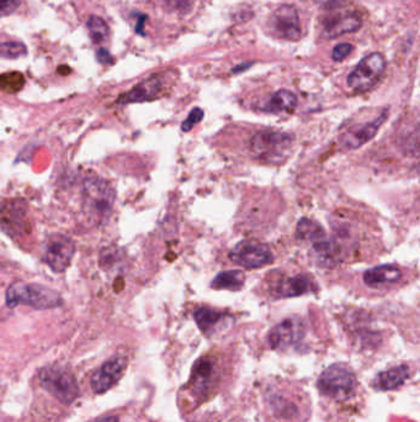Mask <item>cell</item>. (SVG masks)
<instances>
[{"label": "cell", "instance_id": "cell-8", "mask_svg": "<svg viewBox=\"0 0 420 422\" xmlns=\"http://www.w3.org/2000/svg\"><path fill=\"white\" fill-rule=\"evenodd\" d=\"M230 258L232 262L239 267L256 269L270 264L274 256L272 250L265 243L255 240H243L232 248Z\"/></svg>", "mask_w": 420, "mask_h": 422}, {"label": "cell", "instance_id": "cell-19", "mask_svg": "<svg viewBox=\"0 0 420 422\" xmlns=\"http://www.w3.org/2000/svg\"><path fill=\"white\" fill-rule=\"evenodd\" d=\"M194 318H195L196 324L199 325L201 331L206 336H211L216 332L217 327L227 319V315L225 313H220L218 310L202 306L196 310L194 313Z\"/></svg>", "mask_w": 420, "mask_h": 422}, {"label": "cell", "instance_id": "cell-29", "mask_svg": "<svg viewBox=\"0 0 420 422\" xmlns=\"http://www.w3.org/2000/svg\"><path fill=\"white\" fill-rule=\"evenodd\" d=\"M19 6V0H1V16H8L15 13Z\"/></svg>", "mask_w": 420, "mask_h": 422}, {"label": "cell", "instance_id": "cell-6", "mask_svg": "<svg viewBox=\"0 0 420 422\" xmlns=\"http://www.w3.org/2000/svg\"><path fill=\"white\" fill-rule=\"evenodd\" d=\"M40 384L62 404H72L79 397L77 379L66 367L48 366L40 371Z\"/></svg>", "mask_w": 420, "mask_h": 422}, {"label": "cell", "instance_id": "cell-14", "mask_svg": "<svg viewBox=\"0 0 420 422\" xmlns=\"http://www.w3.org/2000/svg\"><path fill=\"white\" fill-rule=\"evenodd\" d=\"M316 290H317V284L314 282V279L306 274H298L293 277L281 279L275 288L277 297L281 298L300 297Z\"/></svg>", "mask_w": 420, "mask_h": 422}, {"label": "cell", "instance_id": "cell-5", "mask_svg": "<svg viewBox=\"0 0 420 422\" xmlns=\"http://www.w3.org/2000/svg\"><path fill=\"white\" fill-rule=\"evenodd\" d=\"M317 388L323 397L335 402H345L353 397L358 388V379L350 367L335 363L322 372Z\"/></svg>", "mask_w": 420, "mask_h": 422}, {"label": "cell", "instance_id": "cell-11", "mask_svg": "<svg viewBox=\"0 0 420 422\" xmlns=\"http://www.w3.org/2000/svg\"><path fill=\"white\" fill-rule=\"evenodd\" d=\"M272 29L276 36L298 41L301 37V22L298 9L293 6H281L272 15Z\"/></svg>", "mask_w": 420, "mask_h": 422}, {"label": "cell", "instance_id": "cell-2", "mask_svg": "<svg viewBox=\"0 0 420 422\" xmlns=\"http://www.w3.org/2000/svg\"><path fill=\"white\" fill-rule=\"evenodd\" d=\"M116 200V193L108 180L88 178L82 191V209L89 222L102 225L108 222Z\"/></svg>", "mask_w": 420, "mask_h": 422}, {"label": "cell", "instance_id": "cell-32", "mask_svg": "<svg viewBox=\"0 0 420 422\" xmlns=\"http://www.w3.org/2000/svg\"><path fill=\"white\" fill-rule=\"evenodd\" d=\"M94 422H118V418L116 416H105Z\"/></svg>", "mask_w": 420, "mask_h": 422}, {"label": "cell", "instance_id": "cell-24", "mask_svg": "<svg viewBox=\"0 0 420 422\" xmlns=\"http://www.w3.org/2000/svg\"><path fill=\"white\" fill-rule=\"evenodd\" d=\"M88 27L92 41L95 43H104L108 40V26L102 18L97 15L90 16L88 20Z\"/></svg>", "mask_w": 420, "mask_h": 422}, {"label": "cell", "instance_id": "cell-17", "mask_svg": "<svg viewBox=\"0 0 420 422\" xmlns=\"http://www.w3.org/2000/svg\"><path fill=\"white\" fill-rule=\"evenodd\" d=\"M410 376V367H392L381 372L379 376L374 378V386L377 390H395L400 386H403Z\"/></svg>", "mask_w": 420, "mask_h": 422}, {"label": "cell", "instance_id": "cell-18", "mask_svg": "<svg viewBox=\"0 0 420 422\" xmlns=\"http://www.w3.org/2000/svg\"><path fill=\"white\" fill-rule=\"evenodd\" d=\"M402 278V272L398 267L384 264L379 267L371 268L364 274L365 283L370 287H379L386 284L397 283Z\"/></svg>", "mask_w": 420, "mask_h": 422}, {"label": "cell", "instance_id": "cell-26", "mask_svg": "<svg viewBox=\"0 0 420 422\" xmlns=\"http://www.w3.org/2000/svg\"><path fill=\"white\" fill-rule=\"evenodd\" d=\"M27 53L25 45L18 41H4L1 43V57L3 58H20Z\"/></svg>", "mask_w": 420, "mask_h": 422}, {"label": "cell", "instance_id": "cell-22", "mask_svg": "<svg viewBox=\"0 0 420 422\" xmlns=\"http://www.w3.org/2000/svg\"><path fill=\"white\" fill-rule=\"evenodd\" d=\"M246 282V275L241 272V271H227V272H222V273L217 274L211 287L215 289H227V290H232V292H237L239 289L243 288Z\"/></svg>", "mask_w": 420, "mask_h": 422}, {"label": "cell", "instance_id": "cell-30", "mask_svg": "<svg viewBox=\"0 0 420 422\" xmlns=\"http://www.w3.org/2000/svg\"><path fill=\"white\" fill-rule=\"evenodd\" d=\"M97 58H98L99 62L103 63V64L111 62V56L108 50H105V48H99L97 51Z\"/></svg>", "mask_w": 420, "mask_h": 422}, {"label": "cell", "instance_id": "cell-15", "mask_svg": "<svg viewBox=\"0 0 420 422\" xmlns=\"http://www.w3.org/2000/svg\"><path fill=\"white\" fill-rule=\"evenodd\" d=\"M163 90V81L160 77H152L146 79L134 89H131L128 93L122 95L118 104L144 103L158 97L159 93Z\"/></svg>", "mask_w": 420, "mask_h": 422}, {"label": "cell", "instance_id": "cell-10", "mask_svg": "<svg viewBox=\"0 0 420 422\" xmlns=\"http://www.w3.org/2000/svg\"><path fill=\"white\" fill-rule=\"evenodd\" d=\"M306 329L301 320L290 318L277 324L269 334V345L272 350H288L302 342Z\"/></svg>", "mask_w": 420, "mask_h": 422}, {"label": "cell", "instance_id": "cell-25", "mask_svg": "<svg viewBox=\"0 0 420 422\" xmlns=\"http://www.w3.org/2000/svg\"><path fill=\"white\" fill-rule=\"evenodd\" d=\"M165 11L179 15H188L194 9L196 0H160Z\"/></svg>", "mask_w": 420, "mask_h": 422}, {"label": "cell", "instance_id": "cell-13", "mask_svg": "<svg viewBox=\"0 0 420 422\" xmlns=\"http://www.w3.org/2000/svg\"><path fill=\"white\" fill-rule=\"evenodd\" d=\"M361 27V18L356 13L340 11L328 16L323 22L324 36L335 39L345 34L355 32Z\"/></svg>", "mask_w": 420, "mask_h": 422}, {"label": "cell", "instance_id": "cell-4", "mask_svg": "<svg viewBox=\"0 0 420 422\" xmlns=\"http://www.w3.org/2000/svg\"><path fill=\"white\" fill-rule=\"evenodd\" d=\"M293 136L279 131H260L251 139V154L256 160L269 165H279L290 157Z\"/></svg>", "mask_w": 420, "mask_h": 422}, {"label": "cell", "instance_id": "cell-23", "mask_svg": "<svg viewBox=\"0 0 420 422\" xmlns=\"http://www.w3.org/2000/svg\"><path fill=\"white\" fill-rule=\"evenodd\" d=\"M214 374V363L209 358H201L196 362L192 373V381L197 390H205L211 376Z\"/></svg>", "mask_w": 420, "mask_h": 422}, {"label": "cell", "instance_id": "cell-28", "mask_svg": "<svg viewBox=\"0 0 420 422\" xmlns=\"http://www.w3.org/2000/svg\"><path fill=\"white\" fill-rule=\"evenodd\" d=\"M353 45H350L348 42H344V43H339L337 46L334 47L333 52H332V57H333L334 61H343L345 57H348L351 52H353Z\"/></svg>", "mask_w": 420, "mask_h": 422}, {"label": "cell", "instance_id": "cell-9", "mask_svg": "<svg viewBox=\"0 0 420 422\" xmlns=\"http://www.w3.org/2000/svg\"><path fill=\"white\" fill-rule=\"evenodd\" d=\"M76 253V246L69 237L55 233L47 238L43 250V261L55 273L64 272Z\"/></svg>", "mask_w": 420, "mask_h": 422}, {"label": "cell", "instance_id": "cell-1", "mask_svg": "<svg viewBox=\"0 0 420 422\" xmlns=\"http://www.w3.org/2000/svg\"><path fill=\"white\" fill-rule=\"evenodd\" d=\"M267 407L279 422H307L311 402L298 386H285L267 393Z\"/></svg>", "mask_w": 420, "mask_h": 422}, {"label": "cell", "instance_id": "cell-7", "mask_svg": "<svg viewBox=\"0 0 420 422\" xmlns=\"http://www.w3.org/2000/svg\"><path fill=\"white\" fill-rule=\"evenodd\" d=\"M386 68L384 57L381 53H371L349 74L348 86L354 92H366L374 87L382 77Z\"/></svg>", "mask_w": 420, "mask_h": 422}, {"label": "cell", "instance_id": "cell-20", "mask_svg": "<svg viewBox=\"0 0 420 422\" xmlns=\"http://www.w3.org/2000/svg\"><path fill=\"white\" fill-rule=\"evenodd\" d=\"M298 105V97L286 89L279 90L275 94H272L269 98L265 105L262 107V110L267 113H291Z\"/></svg>", "mask_w": 420, "mask_h": 422}, {"label": "cell", "instance_id": "cell-16", "mask_svg": "<svg viewBox=\"0 0 420 422\" xmlns=\"http://www.w3.org/2000/svg\"><path fill=\"white\" fill-rule=\"evenodd\" d=\"M387 116H388V113H387V110H384V114L379 118H374L359 129L348 131L342 139L344 146L349 149H359L360 146L369 142L370 139L377 134L381 125L384 124Z\"/></svg>", "mask_w": 420, "mask_h": 422}, {"label": "cell", "instance_id": "cell-3", "mask_svg": "<svg viewBox=\"0 0 420 422\" xmlns=\"http://www.w3.org/2000/svg\"><path fill=\"white\" fill-rule=\"evenodd\" d=\"M6 303L8 308L29 305L34 309L47 310L59 306L62 298L55 289L46 285L15 282L6 289Z\"/></svg>", "mask_w": 420, "mask_h": 422}, {"label": "cell", "instance_id": "cell-21", "mask_svg": "<svg viewBox=\"0 0 420 422\" xmlns=\"http://www.w3.org/2000/svg\"><path fill=\"white\" fill-rule=\"evenodd\" d=\"M296 237L301 241H307L316 245L326 240V232L318 222L309 219H301L296 227Z\"/></svg>", "mask_w": 420, "mask_h": 422}, {"label": "cell", "instance_id": "cell-12", "mask_svg": "<svg viewBox=\"0 0 420 422\" xmlns=\"http://www.w3.org/2000/svg\"><path fill=\"white\" fill-rule=\"evenodd\" d=\"M126 367L127 360L123 357H115L113 360L105 362L90 379L92 390L97 394H103L108 391L120 381Z\"/></svg>", "mask_w": 420, "mask_h": 422}, {"label": "cell", "instance_id": "cell-27", "mask_svg": "<svg viewBox=\"0 0 420 422\" xmlns=\"http://www.w3.org/2000/svg\"><path fill=\"white\" fill-rule=\"evenodd\" d=\"M204 118V110L200 108H195L191 110V113L189 114L188 118H185L184 123L181 125V130L184 132H189L191 130L194 129V126L196 124H199L201 120Z\"/></svg>", "mask_w": 420, "mask_h": 422}, {"label": "cell", "instance_id": "cell-31", "mask_svg": "<svg viewBox=\"0 0 420 422\" xmlns=\"http://www.w3.org/2000/svg\"><path fill=\"white\" fill-rule=\"evenodd\" d=\"M144 22H146V16H141L137 20V24H136V32L141 34V35H144Z\"/></svg>", "mask_w": 420, "mask_h": 422}]
</instances>
